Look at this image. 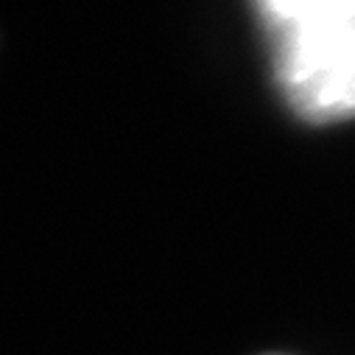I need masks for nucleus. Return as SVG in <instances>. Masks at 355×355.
<instances>
[{"label": "nucleus", "instance_id": "obj_1", "mask_svg": "<svg viewBox=\"0 0 355 355\" xmlns=\"http://www.w3.org/2000/svg\"><path fill=\"white\" fill-rule=\"evenodd\" d=\"M286 104L308 123L355 118V0H252Z\"/></svg>", "mask_w": 355, "mask_h": 355}]
</instances>
